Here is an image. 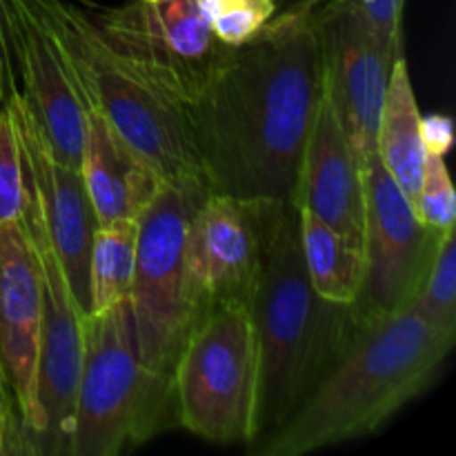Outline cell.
Returning a JSON list of instances; mask_svg holds the SVG:
<instances>
[{"label":"cell","mask_w":456,"mask_h":456,"mask_svg":"<svg viewBox=\"0 0 456 456\" xmlns=\"http://www.w3.org/2000/svg\"><path fill=\"white\" fill-rule=\"evenodd\" d=\"M314 9L292 4L252 40L227 47L185 107L209 190L292 203L323 96Z\"/></svg>","instance_id":"cell-1"},{"label":"cell","mask_w":456,"mask_h":456,"mask_svg":"<svg viewBox=\"0 0 456 456\" xmlns=\"http://www.w3.org/2000/svg\"><path fill=\"white\" fill-rule=\"evenodd\" d=\"M454 343L408 307L368 321L310 399L249 452L303 456L374 435L436 381Z\"/></svg>","instance_id":"cell-2"},{"label":"cell","mask_w":456,"mask_h":456,"mask_svg":"<svg viewBox=\"0 0 456 456\" xmlns=\"http://www.w3.org/2000/svg\"><path fill=\"white\" fill-rule=\"evenodd\" d=\"M256 338V445L279 430L346 356L368 321L319 297L307 279L298 209L289 203L249 298Z\"/></svg>","instance_id":"cell-3"},{"label":"cell","mask_w":456,"mask_h":456,"mask_svg":"<svg viewBox=\"0 0 456 456\" xmlns=\"http://www.w3.org/2000/svg\"><path fill=\"white\" fill-rule=\"evenodd\" d=\"M36 3L61 40L83 105L94 107L165 181L187 174L203 176L185 107L102 38L87 7L67 0Z\"/></svg>","instance_id":"cell-4"},{"label":"cell","mask_w":456,"mask_h":456,"mask_svg":"<svg viewBox=\"0 0 456 456\" xmlns=\"http://www.w3.org/2000/svg\"><path fill=\"white\" fill-rule=\"evenodd\" d=\"M169 428L172 386L142 363L129 298L85 316L67 456H118Z\"/></svg>","instance_id":"cell-5"},{"label":"cell","mask_w":456,"mask_h":456,"mask_svg":"<svg viewBox=\"0 0 456 456\" xmlns=\"http://www.w3.org/2000/svg\"><path fill=\"white\" fill-rule=\"evenodd\" d=\"M176 426L216 445H249L256 414V338L249 305L196 319L172 370Z\"/></svg>","instance_id":"cell-6"},{"label":"cell","mask_w":456,"mask_h":456,"mask_svg":"<svg viewBox=\"0 0 456 456\" xmlns=\"http://www.w3.org/2000/svg\"><path fill=\"white\" fill-rule=\"evenodd\" d=\"M209 185L199 174L167 178L138 218V249L129 292L141 359L172 386L176 356L196 323L185 270V236Z\"/></svg>","instance_id":"cell-7"},{"label":"cell","mask_w":456,"mask_h":456,"mask_svg":"<svg viewBox=\"0 0 456 456\" xmlns=\"http://www.w3.org/2000/svg\"><path fill=\"white\" fill-rule=\"evenodd\" d=\"M87 12L102 38L183 107L199 96L227 52L199 0H129Z\"/></svg>","instance_id":"cell-8"},{"label":"cell","mask_w":456,"mask_h":456,"mask_svg":"<svg viewBox=\"0 0 456 456\" xmlns=\"http://www.w3.org/2000/svg\"><path fill=\"white\" fill-rule=\"evenodd\" d=\"M289 203L209 191L191 214L185 270L196 316L218 305H249Z\"/></svg>","instance_id":"cell-9"},{"label":"cell","mask_w":456,"mask_h":456,"mask_svg":"<svg viewBox=\"0 0 456 456\" xmlns=\"http://www.w3.org/2000/svg\"><path fill=\"white\" fill-rule=\"evenodd\" d=\"M323 52V89L354 147L361 167L377 154V129L392 65L403 49L377 34L356 0H330L314 9Z\"/></svg>","instance_id":"cell-10"},{"label":"cell","mask_w":456,"mask_h":456,"mask_svg":"<svg viewBox=\"0 0 456 456\" xmlns=\"http://www.w3.org/2000/svg\"><path fill=\"white\" fill-rule=\"evenodd\" d=\"M363 283L354 307L363 321L405 310L444 232L419 218L408 196L374 154L363 167Z\"/></svg>","instance_id":"cell-11"},{"label":"cell","mask_w":456,"mask_h":456,"mask_svg":"<svg viewBox=\"0 0 456 456\" xmlns=\"http://www.w3.org/2000/svg\"><path fill=\"white\" fill-rule=\"evenodd\" d=\"M3 107L16 132L22 176L38 200L71 294L80 310L89 314V248L98 223L83 176L53 151L20 92Z\"/></svg>","instance_id":"cell-12"},{"label":"cell","mask_w":456,"mask_h":456,"mask_svg":"<svg viewBox=\"0 0 456 456\" xmlns=\"http://www.w3.org/2000/svg\"><path fill=\"white\" fill-rule=\"evenodd\" d=\"M20 94L58 156L80 172L87 116L62 45L36 0H4Z\"/></svg>","instance_id":"cell-13"},{"label":"cell","mask_w":456,"mask_h":456,"mask_svg":"<svg viewBox=\"0 0 456 456\" xmlns=\"http://www.w3.org/2000/svg\"><path fill=\"white\" fill-rule=\"evenodd\" d=\"M43 337V288L22 218L0 225V368L22 426V454L34 423Z\"/></svg>","instance_id":"cell-14"},{"label":"cell","mask_w":456,"mask_h":456,"mask_svg":"<svg viewBox=\"0 0 456 456\" xmlns=\"http://www.w3.org/2000/svg\"><path fill=\"white\" fill-rule=\"evenodd\" d=\"M292 203L314 214L352 249L363 254V167L334 114L325 89L316 111L314 127L303 151Z\"/></svg>","instance_id":"cell-15"},{"label":"cell","mask_w":456,"mask_h":456,"mask_svg":"<svg viewBox=\"0 0 456 456\" xmlns=\"http://www.w3.org/2000/svg\"><path fill=\"white\" fill-rule=\"evenodd\" d=\"M85 116L87 132L80 176L96 223L141 218L165 178H160L94 107H85Z\"/></svg>","instance_id":"cell-16"},{"label":"cell","mask_w":456,"mask_h":456,"mask_svg":"<svg viewBox=\"0 0 456 456\" xmlns=\"http://www.w3.org/2000/svg\"><path fill=\"white\" fill-rule=\"evenodd\" d=\"M377 154L414 208L428 154L421 141V111L410 80L405 53L392 65L390 83L379 118Z\"/></svg>","instance_id":"cell-17"},{"label":"cell","mask_w":456,"mask_h":456,"mask_svg":"<svg viewBox=\"0 0 456 456\" xmlns=\"http://www.w3.org/2000/svg\"><path fill=\"white\" fill-rule=\"evenodd\" d=\"M297 209L303 265L314 292L334 303H354L363 283V254L352 249L314 214Z\"/></svg>","instance_id":"cell-18"},{"label":"cell","mask_w":456,"mask_h":456,"mask_svg":"<svg viewBox=\"0 0 456 456\" xmlns=\"http://www.w3.org/2000/svg\"><path fill=\"white\" fill-rule=\"evenodd\" d=\"M138 218L101 223L89 248V314L129 298L136 272Z\"/></svg>","instance_id":"cell-19"},{"label":"cell","mask_w":456,"mask_h":456,"mask_svg":"<svg viewBox=\"0 0 456 456\" xmlns=\"http://www.w3.org/2000/svg\"><path fill=\"white\" fill-rule=\"evenodd\" d=\"M408 310L432 328L456 334V227L441 236Z\"/></svg>","instance_id":"cell-20"},{"label":"cell","mask_w":456,"mask_h":456,"mask_svg":"<svg viewBox=\"0 0 456 456\" xmlns=\"http://www.w3.org/2000/svg\"><path fill=\"white\" fill-rule=\"evenodd\" d=\"M214 36L227 47L252 40L276 16L279 0H199Z\"/></svg>","instance_id":"cell-21"},{"label":"cell","mask_w":456,"mask_h":456,"mask_svg":"<svg viewBox=\"0 0 456 456\" xmlns=\"http://www.w3.org/2000/svg\"><path fill=\"white\" fill-rule=\"evenodd\" d=\"M414 209H417L419 218L432 230L448 232L456 227L454 185L444 156H426L421 185H419V194L414 199Z\"/></svg>","instance_id":"cell-22"},{"label":"cell","mask_w":456,"mask_h":456,"mask_svg":"<svg viewBox=\"0 0 456 456\" xmlns=\"http://www.w3.org/2000/svg\"><path fill=\"white\" fill-rule=\"evenodd\" d=\"M25 205L20 150L7 110H0V225L18 221Z\"/></svg>","instance_id":"cell-23"},{"label":"cell","mask_w":456,"mask_h":456,"mask_svg":"<svg viewBox=\"0 0 456 456\" xmlns=\"http://www.w3.org/2000/svg\"><path fill=\"white\" fill-rule=\"evenodd\" d=\"M386 43L403 49V9L408 0H356Z\"/></svg>","instance_id":"cell-24"},{"label":"cell","mask_w":456,"mask_h":456,"mask_svg":"<svg viewBox=\"0 0 456 456\" xmlns=\"http://www.w3.org/2000/svg\"><path fill=\"white\" fill-rule=\"evenodd\" d=\"M18 92H20V83H18L16 61H13L7 9H4V0H0V105H4Z\"/></svg>","instance_id":"cell-25"},{"label":"cell","mask_w":456,"mask_h":456,"mask_svg":"<svg viewBox=\"0 0 456 456\" xmlns=\"http://www.w3.org/2000/svg\"><path fill=\"white\" fill-rule=\"evenodd\" d=\"M421 141L426 147V154H448L454 142L452 118L445 114L421 116Z\"/></svg>","instance_id":"cell-26"},{"label":"cell","mask_w":456,"mask_h":456,"mask_svg":"<svg viewBox=\"0 0 456 456\" xmlns=\"http://www.w3.org/2000/svg\"><path fill=\"white\" fill-rule=\"evenodd\" d=\"M0 454H22V426L12 401H0Z\"/></svg>","instance_id":"cell-27"},{"label":"cell","mask_w":456,"mask_h":456,"mask_svg":"<svg viewBox=\"0 0 456 456\" xmlns=\"http://www.w3.org/2000/svg\"><path fill=\"white\" fill-rule=\"evenodd\" d=\"M7 399L12 401V395H9V387H7V381H4V374H3V368H0V401ZM13 403V401H12Z\"/></svg>","instance_id":"cell-28"},{"label":"cell","mask_w":456,"mask_h":456,"mask_svg":"<svg viewBox=\"0 0 456 456\" xmlns=\"http://www.w3.org/2000/svg\"><path fill=\"white\" fill-rule=\"evenodd\" d=\"M298 7L307 9V12H312V9H316L321 4V0H298Z\"/></svg>","instance_id":"cell-29"},{"label":"cell","mask_w":456,"mask_h":456,"mask_svg":"<svg viewBox=\"0 0 456 456\" xmlns=\"http://www.w3.org/2000/svg\"><path fill=\"white\" fill-rule=\"evenodd\" d=\"M147 3H165V0H147Z\"/></svg>","instance_id":"cell-30"},{"label":"cell","mask_w":456,"mask_h":456,"mask_svg":"<svg viewBox=\"0 0 456 456\" xmlns=\"http://www.w3.org/2000/svg\"><path fill=\"white\" fill-rule=\"evenodd\" d=\"M0 110H3V105H0Z\"/></svg>","instance_id":"cell-31"}]
</instances>
